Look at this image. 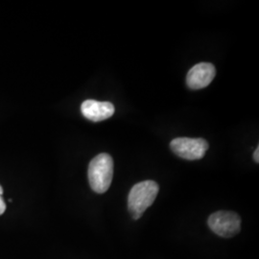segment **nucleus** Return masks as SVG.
Segmentation results:
<instances>
[{"label": "nucleus", "instance_id": "423d86ee", "mask_svg": "<svg viewBox=\"0 0 259 259\" xmlns=\"http://www.w3.org/2000/svg\"><path fill=\"white\" fill-rule=\"evenodd\" d=\"M81 111L87 119L93 122H100L111 117L115 109L111 103L99 102L90 99L83 102Z\"/></svg>", "mask_w": 259, "mask_h": 259}, {"label": "nucleus", "instance_id": "0eeeda50", "mask_svg": "<svg viewBox=\"0 0 259 259\" xmlns=\"http://www.w3.org/2000/svg\"><path fill=\"white\" fill-rule=\"evenodd\" d=\"M2 195H3V188L0 185V215H2L6 210V204L2 198Z\"/></svg>", "mask_w": 259, "mask_h": 259}, {"label": "nucleus", "instance_id": "20e7f679", "mask_svg": "<svg viewBox=\"0 0 259 259\" xmlns=\"http://www.w3.org/2000/svg\"><path fill=\"white\" fill-rule=\"evenodd\" d=\"M208 147L207 141L204 139L177 138L170 142V148L173 153L187 160L203 158Z\"/></svg>", "mask_w": 259, "mask_h": 259}, {"label": "nucleus", "instance_id": "7ed1b4c3", "mask_svg": "<svg viewBox=\"0 0 259 259\" xmlns=\"http://www.w3.org/2000/svg\"><path fill=\"white\" fill-rule=\"evenodd\" d=\"M207 224L215 234L230 238L241 230V219L237 213L232 211H217L209 216Z\"/></svg>", "mask_w": 259, "mask_h": 259}, {"label": "nucleus", "instance_id": "f257e3e1", "mask_svg": "<svg viewBox=\"0 0 259 259\" xmlns=\"http://www.w3.org/2000/svg\"><path fill=\"white\" fill-rule=\"evenodd\" d=\"M158 190V185L154 181H144L133 186L128 197V208L135 220L139 219L154 204Z\"/></svg>", "mask_w": 259, "mask_h": 259}, {"label": "nucleus", "instance_id": "39448f33", "mask_svg": "<svg viewBox=\"0 0 259 259\" xmlns=\"http://www.w3.org/2000/svg\"><path fill=\"white\" fill-rule=\"evenodd\" d=\"M216 75V68L212 64L200 63L194 65L187 73L186 83L191 90H202L209 85Z\"/></svg>", "mask_w": 259, "mask_h": 259}, {"label": "nucleus", "instance_id": "f03ea898", "mask_svg": "<svg viewBox=\"0 0 259 259\" xmlns=\"http://www.w3.org/2000/svg\"><path fill=\"white\" fill-rule=\"evenodd\" d=\"M89 181L94 192L98 194L105 193L111 185L113 177V159L106 153L95 157L89 166Z\"/></svg>", "mask_w": 259, "mask_h": 259}, {"label": "nucleus", "instance_id": "6e6552de", "mask_svg": "<svg viewBox=\"0 0 259 259\" xmlns=\"http://www.w3.org/2000/svg\"><path fill=\"white\" fill-rule=\"evenodd\" d=\"M259 148L257 147V148L255 149V151L253 152V160L255 161V162H257L258 163L259 162Z\"/></svg>", "mask_w": 259, "mask_h": 259}]
</instances>
